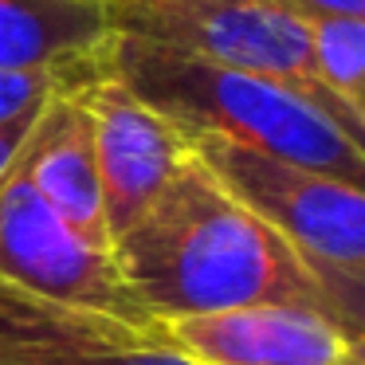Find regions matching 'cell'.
Instances as JSON below:
<instances>
[{"label":"cell","mask_w":365,"mask_h":365,"mask_svg":"<svg viewBox=\"0 0 365 365\" xmlns=\"http://www.w3.org/2000/svg\"><path fill=\"white\" fill-rule=\"evenodd\" d=\"M110 255L130 294L158 322L255 302H294L326 310L361 334L334 299L330 283L252 208L240 205L192 150L161 197L110 240Z\"/></svg>","instance_id":"obj_1"},{"label":"cell","mask_w":365,"mask_h":365,"mask_svg":"<svg viewBox=\"0 0 365 365\" xmlns=\"http://www.w3.org/2000/svg\"><path fill=\"white\" fill-rule=\"evenodd\" d=\"M302 20H365V0H279Z\"/></svg>","instance_id":"obj_13"},{"label":"cell","mask_w":365,"mask_h":365,"mask_svg":"<svg viewBox=\"0 0 365 365\" xmlns=\"http://www.w3.org/2000/svg\"><path fill=\"white\" fill-rule=\"evenodd\" d=\"M310 59L318 87L365 118V20H310Z\"/></svg>","instance_id":"obj_11"},{"label":"cell","mask_w":365,"mask_h":365,"mask_svg":"<svg viewBox=\"0 0 365 365\" xmlns=\"http://www.w3.org/2000/svg\"><path fill=\"white\" fill-rule=\"evenodd\" d=\"M106 16L114 36H134L205 63L291 83L349 138L365 142V118L338 106L314 79L310 20L279 0H106Z\"/></svg>","instance_id":"obj_4"},{"label":"cell","mask_w":365,"mask_h":365,"mask_svg":"<svg viewBox=\"0 0 365 365\" xmlns=\"http://www.w3.org/2000/svg\"><path fill=\"white\" fill-rule=\"evenodd\" d=\"M161 341L192 365H361V334L294 302L169 318Z\"/></svg>","instance_id":"obj_7"},{"label":"cell","mask_w":365,"mask_h":365,"mask_svg":"<svg viewBox=\"0 0 365 365\" xmlns=\"http://www.w3.org/2000/svg\"><path fill=\"white\" fill-rule=\"evenodd\" d=\"M197 161L271 232L287 240L318 275L334 299L357 322L365 271V192L338 177L302 169L294 161L197 134L189 138ZM361 326V322H357Z\"/></svg>","instance_id":"obj_3"},{"label":"cell","mask_w":365,"mask_h":365,"mask_svg":"<svg viewBox=\"0 0 365 365\" xmlns=\"http://www.w3.org/2000/svg\"><path fill=\"white\" fill-rule=\"evenodd\" d=\"M98 63H103V59H98ZM95 67L75 71V75H63V71H0V126L43 110L51 95H59L63 87L79 83L83 75H91Z\"/></svg>","instance_id":"obj_12"},{"label":"cell","mask_w":365,"mask_h":365,"mask_svg":"<svg viewBox=\"0 0 365 365\" xmlns=\"http://www.w3.org/2000/svg\"><path fill=\"white\" fill-rule=\"evenodd\" d=\"M114 40L106 0H0V71H87Z\"/></svg>","instance_id":"obj_10"},{"label":"cell","mask_w":365,"mask_h":365,"mask_svg":"<svg viewBox=\"0 0 365 365\" xmlns=\"http://www.w3.org/2000/svg\"><path fill=\"white\" fill-rule=\"evenodd\" d=\"M106 71L185 138H224L346 185L365 177V142L349 138L314 98L283 79L205 63L134 36L106 43Z\"/></svg>","instance_id":"obj_2"},{"label":"cell","mask_w":365,"mask_h":365,"mask_svg":"<svg viewBox=\"0 0 365 365\" xmlns=\"http://www.w3.org/2000/svg\"><path fill=\"white\" fill-rule=\"evenodd\" d=\"M0 283L87 314L161 330L130 294L114 255L71 232L28 181V145L0 181Z\"/></svg>","instance_id":"obj_5"},{"label":"cell","mask_w":365,"mask_h":365,"mask_svg":"<svg viewBox=\"0 0 365 365\" xmlns=\"http://www.w3.org/2000/svg\"><path fill=\"white\" fill-rule=\"evenodd\" d=\"M48 103H51V98H48ZM40 114L43 110L28 114V118H20V122H9V126H0V181L9 177V169L16 165V158L24 153V145H28V138H32Z\"/></svg>","instance_id":"obj_14"},{"label":"cell","mask_w":365,"mask_h":365,"mask_svg":"<svg viewBox=\"0 0 365 365\" xmlns=\"http://www.w3.org/2000/svg\"><path fill=\"white\" fill-rule=\"evenodd\" d=\"M91 118L98 192H103L106 236H122L153 200L161 197L181 161L189 158V138L158 110L134 98L110 71L106 56L91 75L71 87Z\"/></svg>","instance_id":"obj_6"},{"label":"cell","mask_w":365,"mask_h":365,"mask_svg":"<svg viewBox=\"0 0 365 365\" xmlns=\"http://www.w3.org/2000/svg\"><path fill=\"white\" fill-rule=\"evenodd\" d=\"M75 87V83H71ZM63 87L51 95L28 138V181L36 185L51 212L79 232L87 244L110 252L103 220V192H98V165H95V142H91V118L83 103Z\"/></svg>","instance_id":"obj_9"},{"label":"cell","mask_w":365,"mask_h":365,"mask_svg":"<svg viewBox=\"0 0 365 365\" xmlns=\"http://www.w3.org/2000/svg\"><path fill=\"white\" fill-rule=\"evenodd\" d=\"M0 365H192L161 330L87 314L0 283Z\"/></svg>","instance_id":"obj_8"}]
</instances>
